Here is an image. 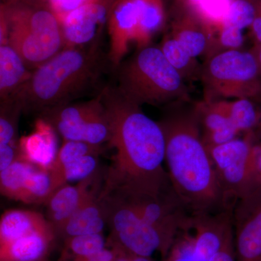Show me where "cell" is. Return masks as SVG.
Wrapping results in <instances>:
<instances>
[{
    "label": "cell",
    "instance_id": "31",
    "mask_svg": "<svg viewBox=\"0 0 261 261\" xmlns=\"http://www.w3.org/2000/svg\"><path fill=\"white\" fill-rule=\"evenodd\" d=\"M243 42V30L229 25H221L218 31L217 37H216L214 54L220 51L240 49Z\"/></svg>",
    "mask_w": 261,
    "mask_h": 261
},
{
    "label": "cell",
    "instance_id": "37",
    "mask_svg": "<svg viewBox=\"0 0 261 261\" xmlns=\"http://www.w3.org/2000/svg\"><path fill=\"white\" fill-rule=\"evenodd\" d=\"M209 0H172V10L195 11Z\"/></svg>",
    "mask_w": 261,
    "mask_h": 261
},
{
    "label": "cell",
    "instance_id": "32",
    "mask_svg": "<svg viewBox=\"0 0 261 261\" xmlns=\"http://www.w3.org/2000/svg\"><path fill=\"white\" fill-rule=\"evenodd\" d=\"M42 5L50 10L56 18L61 21L67 15L82 8L84 5L97 0H40Z\"/></svg>",
    "mask_w": 261,
    "mask_h": 261
},
{
    "label": "cell",
    "instance_id": "14",
    "mask_svg": "<svg viewBox=\"0 0 261 261\" xmlns=\"http://www.w3.org/2000/svg\"><path fill=\"white\" fill-rule=\"evenodd\" d=\"M102 178H100L98 171L93 176L79 181L75 186L67 184L63 185L49 197L45 203L47 219L54 228L56 235L94 190L101 185Z\"/></svg>",
    "mask_w": 261,
    "mask_h": 261
},
{
    "label": "cell",
    "instance_id": "43",
    "mask_svg": "<svg viewBox=\"0 0 261 261\" xmlns=\"http://www.w3.org/2000/svg\"><path fill=\"white\" fill-rule=\"evenodd\" d=\"M43 261H47V260H43Z\"/></svg>",
    "mask_w": 261,
    "mask_h": 261
},
{
    "label": "cell",
    "instance_id": "22",
    "mask_svg": "<svg viewBox=\"0 0 261 261\" xmlns=\"http://www.w3.org/2000/svg\"><path fill=\"white\" fill-rule=\"evenodd\" d=\"M58 189L51 170L36 166L27 178L20 202L45 204Z\"/></svg>",
    "mask_w": 261,
    "mask_h": 261
},
{
    "label": "cell",
    "instance_id": "28",
    "mask_svg": "<svg viewBox=\"0 0 261 261\" xmlns=\"http://www.w3.org/2000/svg\"><path fill=\"white\" fill-rule=\"evenodd\" d=\"M22 111V108L14 99L1 101L0 145L18 146V125Z\"/></svg>",
    "mask_w": 261,
    "mask_h": 261
},
{
    "label": "cell",
    "instance_id": "30",
    "mask_svg": "<svg viewBox=\"0 0 261 261\" xmlns=\"http://www.w3.org/2000/svg\"><path fill=\"white\" fill-rule=\"evenodd\" d=\"M162 261H200L196 255L192 232L188 226L178 231L172 246Z\"/></svg>",
    "mask_w": 261,
    "mask_h": 261
},
{
    "label": "cell",
    "instance_id": "34",
    "mask_svg": "<svg viewBox=\"0 0 261 261\" xmlns=\"http://www.w3.org/2000/svg\"><path fill=\"white\" fill-rule=\"evenodd\" d=\"M251 176L254 185H261V145H254L251 155Z\"/></svg>",
    "mask_w": 261,
    "mask_h": 261
},
{
    "label": "cell",
    "instance_id": "16",
    "mask_svg": "<svg viewBox=\"0 0 261 261\" xmlns=\"http://www.w3.org/2000/svg\"><path fill=\"white\" fill-rule=\"evenodd\" d=\"M102 183L91 194L89 198L84 202L73 216L64 224L58 233V238L65 239L102 233L107 226L106 208L100 196Z\"/></svg>",
    "mask_w": 261,
    "mask_h": 261
},
{
    "label": "cell",
    "instance_id": "2",
    "mask_svg": "<svg viewBox=\"0 0 261 261\" xmlns=\"http://www.w3.org/2000/svg\"><path fill=\"white\" fill-rule=\"evenodd\" d=\"M159 123L164 134L168 177L187 211L200 215L233 210L202 141L195 108L168 113Z\"/></svg>",
    "mask_w": 261,
    "mask_h": 261
},
{
    "label": "cell",
    "instance_id": "4",
    "mask_svg": "<svg viewBox=\"0 0 261 261\" xmlns=\"http://www.w3.org/2000/svg\"><path fill=\"white\" fill-rule=\"evenodd\" d=\"M183 77L166 59L161 48L138 49L122 65L118 91L132 102L159 106L186 95Z\"/></svg>",
    "mask_w": 261,
    "mask_h": 261
},
{
    "label": "cell",
    "instance_id": "1",
    "mask_svg": "<svg viewBox=\"0 0 261 261\" xmlns=\"http://www.w3.org/2000/svg\"><path fill=\"white\" fill-rule=\"evenodd\" d=\"M103 102L111 128L108 145L115 150L103 175L101 192L123 197H158L173 190L165 163L164 134L140 106L118 89H106Z\"/></svg>",
    "mask_w": 261,
    "mask_h": 261
},
{
    "label": "cell",
    "instance_id": "35",
    "mask_svg": "<svg viewBox=\"0 0 261 261\" xmlns=\"http://www.w3.org/2000/svg\"><path fill=\"white\" fill-rule=\"evenodd\" d=\"M250 29L256 42V44H261V0H256V11H255V18Z\"/></svg>",
    "mask_w": 261,
    "mask_h": 261
},
{
    "label": "cell",
    "instance_id": "26",
    "mask_svg": "<svg viewBox=\"0 0 261 261\" xmlns=\"http://www.w3.org/2000/svg\"><path fill=\"white\" fill-rule=\"evenodd\" d=\"M226 106L228 118L239 133H251L254 128L258 126L261 113L257 112L250 99L226 100Z\"/></svg>",
    "mask_w": 261,
    "mask_h": 261
},
{
    "label": "cell",
    "instance_id": "24",
    "mask_svg": "<svg viewBox=\"0 0 261 261\" xmlns=\"http://www.w3.org/2000/svg\"><path fill=\"white\" fill-rule=\"evenodd\" d=\"M107 247V240L102 233L80 235L65 239L58 261H72L87 258Z\"/></svg>",
    "mask_w": 261,
    "mask_h": 261
},
{
    "label": "cell",
    "instance_id": "13",
    "mask_svg": "<svg viewBox=\"0 0 261 261\" xmlns=\"http://www.w3.org/2000/svg\"><path fill=\"white\" fill-rule=\"evenodd\" d=\"M169 34L193 58L203 54H207L208 57L214 53L216 34L195 12L173 10Z\"/></svg>",
    "mask_w": 261,
    "mask_h": 261
},
{
    "label": "cell",
    "instance_id": "41",
    "mask_svg": "<svg viewBox=\"0 0 261 261\" xmlns=\"http://www.w3.org/2000/svg\"><path fill=\"white\" fill-rule=\"evenodd\" d=\"M18 1V0H7V3H12V2Z\"/></svg>",
    "mask_w": 261,
    "mask_h": 261
},
{
    "label": "cell",
    "instance_id": "36",
    "mask_svg": "<svg viewBox=\"0 0 261 261\" xmlns=\"http://www.w3.org/2000/svg\"><path fill=\"white\" fill-rule=\"evenodd\" d=\"M109 247L113 249L116 253L113 261H154L152 257L140 256L124 251L118 247Z\"/></svg>",
    "mask_w": 261,
    "mask_h": 261
},
{
    "label": "cell",
    "instance_id": "20",
    "mask_svg": "<svg viewBox=\"0 0 261 261\" xmlns=\"http://www.w3.org/2000/svg\"><path fill=\"white\" fill-rule=\"evenodd\" d=\"M53 227L47 218L35 211L10 210L0 220V245L38 230Z\"/></svg>",
    "mask_w": 261,
    "mask_h": 261
},
{
    "label": "cell",
    "instance_id": "9",
    "mask_svg": "<svg viewBox=\"0 0 261 261\" xmlns=\"http://www.w3.org/2000/svg\"><path fill=\"white\" fill-rule=\"evenodd\" d=\"M254 144L251 133L244 138L207 147L220 185L228 201L237 200L255 187L251 176V155Z\"/></svg>",
    "mask_w": 261,
    "mask_h": 261
},
{
    "label": "cell",
    "instance_id": "29",
    "mask_svg": "<svg viewBox=\"0 0 261 261\" xmlns=\"http://www.w3.org/2000/svg\"><path fill=\"white\" fill-rule=\"evenodd\" d=\"M98 156L87 154L67 165L57 176L53 175L58 186H63L69 181H81L95 174L99 171Z\"/></svg>",
    "mask_w": 261,
    "mask_h": 261
},
{
    "label": "cell",
    "instance_id": "10",
    "mask_svg": "<svg viewBox=\"0 0 261 261\" xmlns=\"http://www.w3.org/2000/svg\"><path fill=\"white\" fill-rule=\"evenodd\" d=\"M232 223L236 261H261V185L237 200Z\"/></svg>",
    "mask_w": 261,
    "mask_h": 261
},
{
    "label": "cell",
    "instance_id": "33",
    "mask_svg": "<svg viewBox=\"0 0 261 261\" xmlns=\"http://www.w3.org/2000/svg\"><path fill=\"white\" fill-rule=\"evenodd\" d=\"M20 158L18 146L0 145V171H4Z\"/></svg>",
    "mask_w": 261,
    "mask_h": 261
},
{
    "label": "cell",
    "instance_id": "25",
    "mask_svg": "<svg viewBox=\"0 0 261 261\" xmlns=\"http://www.w3.org/2000/svg\"><path fill=\"white\" fill-rule=\"evenodd\" d=\"M37 165L20 158L4 171H0V191L2 195L20 201L25 182Z\"/></svg>",
    "mask_w": 261,
    "mask_h": 261
},
{
    "label": "cell",
    "instance_id": "8",
    "mask_svg": "<svg viewBox=\"0 0 261 261\" xmlns=\"http://www.w3.org/2000/svg\"><path fill=\"white\" fill-rule=\"evenodd\" d=\"M64 140L108 144L111 128L102 94L95 99L53 108L40 115Z\"/></svg>",
    "mask_w": 261,
    "mask_h": 261
},
{
    "label": "cell",
    "instance_id": "7",
    "mask_svg": "<svg viewBox=\"0 0 261 261\" xmlns=\"http://www.w3.org/2000/svg\"><path fill=\"white\" fill-rule=\"evenodd\" d=\"M260 74L250 51L229 49L214 53L207 57L201 71L205 100H215L218 97L250 99L260 88Z\"/></svg>",
    "mask_w": 261,
    "mask_h": 261
},
{
    "label": "cell",
    "instance_id": "17",
    "mask_svg": "<svg viewBox=\"0 0 261 261\" xmlns=\"http://www.w3.org/2000/svg\"><path fill=\"white\" fill-rule=\"evenodd\" d=\"M54 228L38 230L0 245V261H43L54 245Z\"/></svg>",
    "mask_w": 261,
    "mask_h": 261
},
{
    "label": "cell",
    "instance_id": "40",
    "mask_svg": "<svg viewBox=\"0 0 261 261\" xmlns=\"http://www.w3.org/2000/svg\"><path fill=\"white\" fill-rule=\"evenodd\" d=\"M250 51H251L253 56H255L261 73V44H255V47L252 48Z\"/></svg>",
    "mask_w": 261,
    "mask_h": 261
},
{
    "label": "cell",
    "instance_id": "19",
    "mask_svg": "<svg viewBox=\"0 0 261 261\" xmlns=\"http://www.w3.org/2000/svg\"><path fill=\"white\" fill-rule=\"evenodd\" d=\"M32 71L9 43L0 44V97L7 100L28 82Z\"/></svg>",
    "mask_w": 261,
    "mask_h": 261
},
{
    "label": "cell",
    "instance_id": "42",
    "mask_svg": "<svg viewBox=\"0 0 261 261\" xmlns=\"http://www.w3.org/2000/svg\"><path fill=\"white\" fill-rule=\"evenodd\" d=\"M258 126H259V128H260V132H261V116H260V122H259Z\"/></svg>",
    "mask_w": 261,
    "mask_h": 261
},
{
    "label": "cell",
    "instance_id": "3",
    "mask_svg": "<svg viewBox=\"0 0 261 261\" xmlns=\"http://www.w3.org/2000/svg\"><path fill=\"white\" fill-rule=\"evenodd\" d=\"M99 63L96 48L64 47L34 69L28 82L10 99L23 111L40 115L68 104L96 80Z\"/></svg>",
    "mask_w": 261,
    "mask_h": 261
},
{
    "label": "cell",
    "instance_id": "15",
    "mask_svg": "<svg viewBox=\"0 0 261 261\" xmlns=\"http://www.w3.org/2000/svg\"><path fill=\"white\" fill-rule=\"evenodd\" d=\"M195 108L205 147L221 145L238 137L240 133L228 118L226 100H205Z\"/></svg>",
    "mask_w": 261,
    "mask_h": 261
},
{
    "label": "cell",
    "instance_id": "5",
    "mask_svg": "<svg viewBox=\"0 0 261 261\" xmlns=\"http://www.w3.org/2000/svg\"><path fill=\"white\" fill-rule=\"evenodd\" d=\"M8 25V43L29 68L35 69L65 47L59 20L44 5L32 6L18 1L1 4Z\"/></svg>",
    "mask_w": 261,
    "mask_h": 261
},
{
    "label": "cell",
    "instance_id": "18",
    "mask_svg": "<svg viewBox=\"0 0 261 261\" xmlns=\"http://www.w3.org/2000/svg\"><path fill=\"white\" fill-rule=\"evenodd\" d=\"M18 147L23 159L39 167L50 168L58 152L54 128L44 120H39L35 132L19 141Z\"/></svg>",
    "mask_w": 261,
    "mask_h": 261
},
{
    "label": "cell",
    "instance_id": "12",
    "mask_svg": "<svg viewBox=\"0 0 261 261\" xmlns=\"http://www.w3.org/2000/svg\"><path fill=\"white\" fill-rule=\"evenodd\" d=\"M145 0H115L107 24L109 58L114 66L121 64L132 43L135 42Z\"/></svg>",
    "mask_w": 261,
    "mask_h": 261
},
{
    "label": "cell",
    "instance_id": "6",
    "mask_svg": "<svg viewBox=\"0 0 261 261\" xmlns=\"http://www.w3.org/2000/svg\"><path fill=\"white\" fill-rule=\"evenodd\" d=\"M99 196L104 203L107 226L110 228L108 247H115L124 251L152 257L159 252L164 258L172 246L175 239L168 237L157 228L146 224L124 199L111 194Z\"/></svg>",
    "mask_w": 261,
    "mask_h": 261
},
{
    "label": "cell",
    "instance_id": "27",
    "mask_svg": "<svg viewBox=\"0 0 261 261\" xmlns=\"http://www.w3.org/2000/svg\"><path fill=\"white\" fill-rule=\"evenodd\" d=\"M102 146L91 145L79 141L64 140L50 168L51 173L57 176L65 166L87 154H99Z\"/></svg>",
    "mask_w": 261,
    "mask_h": 261
},
{
    "label": "cell",
    "instance_id": "23",
    "mask_svg": "<svg viewBox=\"0 0 261 261\" xmlns=\"http://www.w3.org/2000/svg\"><path fill=\"white\" fill-rule=\"evenodd\" d=\"M160 48L184 80L200 78L202 66L197 63V58L190 56L171 34L165 36Z\"/></svg>",
    "mask_w": 261,
    "mask_h": 261
},
{
    "label": "cell",
    "instance_id": "21",
    "mask_svg": "<svg viewBox=\"0 0 261 261\" xmlns=\"http://www.w3.org/2000/svg\"><path fill=\"white\" fill-rule=\"evenodd\" d=\"M164 0H145L135 42L138 49L147 47L166 23Z\"/></svg>",
    "mask_w": 261,
    "mask_h": 261
},
{
    "label": "cell",
    "instance_id": "38",
    "mask_svg": "<svg viewBox=\"0 0 261 261\" xmlns=\"http://www.w3.org/2000/svg\"><path fill=\"white\" fill-rule=\"evenodd\" d=\"M210 261H236L233 241L228 243L214 255Z\"/></svg>",
    "mask_w": 261,
    "mask_h": 261
},
{
    "label": "cell",
    "instance_id": "39",
    "mask_svg": "<svg viewBox=\"0 0 261 261\" xmlns=\"http://www.w3.org/2000/svg\"><path fill=\"white\" fill-rule=\"evenodd\" d=\"M115 255L116 253H115L114 250L111 247H108L92 256L72 261H113Z\"/></svg>",
    "mask_w": 261,
    "mask_h": 261
},
{
    "label": "cell",
    "instance_id": "11",
    "mask_svg": "<svg viewBox=\"0 0 261 261\" xmlns=\"http://www.w3.org/2000/svg\"><path fill=\"white\" fill-rule=\"evenodd\" d=\"M115 0H97L74 10L60 23L64 38V47L84 48L94 42L107 25Z\"/></svg>",
    "mask_w": 261,
    "mask_h": 261
}]
</instances>
